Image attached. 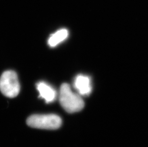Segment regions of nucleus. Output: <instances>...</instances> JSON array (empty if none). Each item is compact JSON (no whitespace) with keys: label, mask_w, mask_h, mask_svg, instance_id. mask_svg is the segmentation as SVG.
Returning a JSON list of instances; mask_svg holds the SVG:
<instances>
[{"label":"nucleus","mask_w":148,"mask_h":147,"mask_svg":"<svg viewBox=\"0 0 148 147\" xmlns=\"http://www.w3.org/2000/svg\"><path fill=\"white\" fill-rule=\"evenodd\" d=\"M27 123L29 126L36 129H56L60 128L62 120L56 114H35L28 118Z\"/></svg>","instance_id":"f03ea898"},{"label":"nucleus","mask_w":148,"mask_h":147,"mask_svg":"<svg viewBox=\"0 0 148 147\" xmlns=\"http://www.w3.org/2000/svg\"><path fill=\"white\" fill-rule=\"evenodd\" d=\"M59 100L62 107L69 113L81 111L84 105V100L80 95L73 92L67 83L63 84L61 86Z\"/></svg>","instance_id":"f257e3e1"},{"label":"nucleus","mask_w":148,"mask_h":147,"mask_svg":"<svg viewBox=\"0 0 148 147\" xmlns=\"http://www.w3.org/2000/svg\"><path fill=\"white\" fill-rule=\"evenodd\" d=\"M74 86L80 96H89L92 89L91 80L89 77L84 75H79L76 76L74 80Z\"/></svg>","instance_id":"20e7f679"},{"label":"nucleus","mask_w":148,"mask_h":147,"mask_svg":"<svg viewBox=\"0 0 148 147\" xmlns=\"http://www.w3.org/2000/svg\"><path fill=\"white\" fill-rule=\"evenodd\" d=\"M68 36V31L66 29H62L58 31L50 36L48 44L51 47H54L63 42Z\"/></svg>","instance_id":"423d86ee"},{"label":"nucleus","mask_w":148,"mask_h":147,"mask_svg":"<svg viewBox=\"0 0 148 147\" xmlns=\"http://www.w3.org/2000/svg\"><path fill=\"white\" fill-rule=\"evenodd\" d=\"M20 86L17 75L14 71H5L0 78V90L4 96L16 97L19 93Z\"/></svg>","instance_id":"7ed1b4c3"},{"label":"nucleus","mask_w":148,"mask_h":147,"mask_svg":"<svg viewBox=\"0 0 148 147\" xmlns=\"http://www.w3.org/2000/svg\"><path fill=\"white\" fill-rule=\"evenodd\" d=\"M39 93V97L45 100L47 103H51L56 99L57 93L53 88L45 82H40L36 85Z\"/></svg>","instance_id":"39448f33"}]
</instances>
